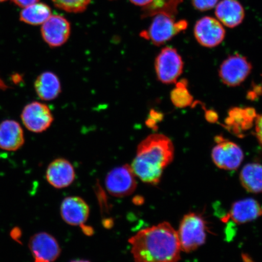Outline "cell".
Here are the masks:
<instances>
[{"mask_svg": "<svg viewBox=\"0 0 262 262\" xmlns=\"http://www.w3.org/2000/svg\"><path fill=\"white\" fill-rule=\"evenodd\" d=\"M24 129L16 121L6 120L0 123V149L16 151L24 145Z\"/></svg>", "mask_w": 262, "mask_h": 262, "instance_id": "obj_15", "label": "cell"}, {"mask_svg": "<svg viewBox=\"0 0 262 262\" xmlns=\"http://www.w3.org/2000/svg\"><path fill=\"white\" fill-rule=\"evenodd\" d=\"M215 13L222 24L231 28L241 24L245 17L244 9L237 0H222L216 6Z\"/></svg>", "mask_w": 262, "mask_h": 262, "instance_id": "obj_16", "label": "cell"}, {"mask_svg": "<svg viewBox=\"0 0 262 262\" xmlns=\"http://www.w3.org/2000/svg\"><path fill=\"white\" fill-rule=\"evenodd\" d=\"M183 68L182 57L174 48H163L156 58L157 77L164 84L175 83L182 74Z\"/></svg>", "mask_w": 262, "mask_h": 262, "instance_id": "obj_5", "label": "cell"}, {"mask_svg": "<svg viewBox=\"0 0 262 262\" xmlns=\"http://www.w3.org/2000/svg\"><path fill=\"white\" fill-rule=\"evenodd\" d=\"M163 119V115L157 111L151 110L150 111L149 116L146 120V124L147 127L152 129H156L157 124Z\"/></svg>", "mask_w": 262, "mask_h": 262, "instance_id": "obj_26", "label": "cell"}, {"mask_svg": "<svg viewBox=\"0 0 262 262\" xmlns=\"http://www.w3.org/2000/svg\"><path fill=\"white\" fill-rule=\"evenodd\" d=\"M21 119L26 128L31 132L41 133L54 122V117L47 104L33 101L23 110Z\"/></svg>", "mask_w": 262, "mask_h": 262, "instance_id": "obj_7", "label": "cell"}, {"mask_svg": "<svg viewBox=\"0 0 262 262\" xmlns=\"http://www.w3.org/2000/svg\"><path fill=\"white\" fill-rule=\"evenodd\" d=\"M174 149L171 140L160 134H154L137 147L135 158L130 165L136 178L147 184L156 185L173 160Z\"/></svg>", "mask_w": 262, "mask_h": 262, "instance_id": "obj_2", "label": "cell"}, {"mask_svg": "<svg viewBox=\"0 0 262 262\" xmlns=\"http://www.w3.org/2000/svg\"><path fill=\"white\" fill-rule=\"evenodd\" d=\"M154 16L149 27L141 32L140 37L156 46H161L187 28L185 19L176 21V16L159 13Z\"/></svg>", "mask_w": 262, "mask_h": 262, "instance_id": "obj_3", "label": "cell"}, {"mask_svg": "<svg viewBox=\"0 0 262 262\" xmlns=\"http://www.w3.org/2000/svg\"><path fill=\"white\" fill-rule=\"evenodd\" d=\"M177 232L182 251L190 253L205 243L206 223L201 215L190 213L183 218Z\"/></svg>", "mask_w": 262, "mask_h": 262, "instance_id": "obj_4", "label": "cell"}, {"mask_svg": "<svg viewBox=\"0 0 262 262\" xmlns=\"http://www.w3.org/2000/svg\"><path fill=\"white\" fill-rule=\"evenodd\" d=\"M215 141L217 145L212 152V158L215 165L222 169L236 170L244 159V153L241 147L221 137H217Z\"/></svg>", "mask_w": 262, "mask_h": 262, "instance_id": "obj_8", "label": "cell"}, {"mask_svg": "<svg viewBox=\"0 0 262 262\" xmlns=\"http://www.w3.org/2000/svg\"><path fill=\"white\" fill-rule=\"evenodd\" d=\"M251 70L252 66L247 58L238 54L231 55L223 62L219 76L228 86H237L247 78Z\"/></svg>", "mask_w": 262, "mask_h": 262, "instance_id": "obj_10", "label": "cell"}, {"mask_svg": "<svg viewBox=\"0 0 262 262\" xmlns=\"http://www.w3.org/2000/svg\"><path fill=\"white\" fill-rule=\"evenodd\" d=\"M135 262H178L180 248L178 232L163 222L137 232L128 241Z\"/></svg>", "mask_w": 262, "mask_h": 262, "instance_id": "obj_1", "label": "cell"}, {"mask_svg": "<svg viewBox=\"0 0 262 262\" xmlns=\"http://www.w3.org/2000/svg\"><path fill=\"white\" fill-rule=\"evenodd\" d=\"M71 31L70 21L60 15H51L41 28L42 38L51 48L60 47L65 44Z\"/></svg>", "mask_w": 262, "mask_h": 262, "instance_id": "obj_11", "label": "cell"}, {"mask_svg": "<svg viewBox=\"0 0 262 262\" xmlns=\"http://www.w3.org/2000/svg\"><path fill=\"white\" fill-rule=\"evenodd\" d=\"M172 102L176 107H188L192 103L193 98L187 89V83L184 80L180 81L171 94Z\"/></svg>", "mask_w": 262, "mask_h": 262, "instance_id": "obj_23", "label": "cell"}, {"mask_svg": "<svg viewBox=\"0 0 262 262\" xmlns=\"http://www.w3.org/2000/svg\"><path fill=\"white\" fill-rule=\"evenodd\" d=\"M255 132L257 139L262 146V115L258 116L255 120Z\"/></svg>", "mask_w": 262, "mask_h": 262, "instance_id": "obj_27", "label": "cell"}, {"mask_svg": "<svg viewBox=\"0 0 262 262\" xmlns=\"http://www.w3.org/2000/svg\"><path fill=\"white\" fill-rule=\"evenodd\" d=\"M63 220L72 226H83L89 218V205L80 196H71L65 198L60 206Z\"/></svg>", "mask_w": 262, "mask_h": 262, "instance_id": "obj_13", "label": "cell"}, {"mask_svg": "<svg viewBox=\"0 0 262 262\" xmlns=\"http://www.w3.org/2000/svg\"><path fill=\"white\" fill-rule=\"evenodd\" d=\"M262 215V208L252 199L242 200L232 205L229 217L237 224L253 221Z\"/></svg>", "mask_w": 262, "mask_h": 262, "instance_id": "obj_19", "label": "cell"}, {"mask_svg": "<svg viewBox=\"0 0 262 262\" xmlns=\"http://www.w3.org/2000/svg\"><path fill=\"white\" fill-rule=\"evenodd\" d=\"M16 5L19 7L25 8L27 6L34 4V3L39 2L40 0H11Z\"/></svg>", "mask_w": 262, "mask_h": 262, "instance_id": "obj_28", "label": "cell"}, {"mask_svg": "<svg viewBox=\"0 0 262 262\" xmlns=\"http://www.w3.org/2000/svg\"><path fill=\"white\" fill-rule=\"evenodd\" d=\"M71 262H91V261L86 260H75L71 261Z\"/></svg>", "mask_w": 262, "mask_h": 262, "instance_id": "obj_31", "label": "cell"}, {"mask_svg": "<svg viewBox=\"0 0 262 262\" xmlns=\"http://www.w3.org/2000/svg\"><path fill=\"white\" fill-rule=\"evenodd\" d=\"M7 1V0H0V3L4 2Z\"/></svg>", "mask_w": 262, "mask_h": 262, "instance_id": "obj_32", "label": "cell"}, {"mask_svg": "<svg viewBox=\"0 0 262 262\" xmlns=\"http://www.w3.org/2000/svg\"><path fill=\"white\" fill-rule=\"evenodd\" d=\"M152 1V0H129V2L133 5L140 6L142 8L148 6Z\"/></svg>", "mask_w": 262, "mask_h": 262, "instance_id": "obj_29", "label": "cell"}, {"mask_svg": "<svg viewBox=\"0 0 262 262\" xmlns=\"http://www.w3.org/2000/svg\"><path fill=\"white\" fill-rule=\"evenodd\" d=\"M46 179L52 186L56 189L68 187L75 179V169L68 160L59 158L54 160L48 166Z\"/></svg>", "mask_w": 262, "mask_h": 262, "instance_id": "obj_14", "label": "cell"}, {"mask_svg": "<svg viewBox=\"0 0 262 262\" xmlns=\"http://www.w3.org/2000/svg\"><path fill=\"white\" fill-rule=\"evenodd\" d=\"M257 114L253 108L235 107L229 111L226 124L229 130L237 136H242V133L251 128Z\"/></svg>", "mask_w": 262, "mask_h": 262, "instance_id": "obj_17", "label": "cell"}, {"mask_svg": "<svg viewBox=\"0 0 262 262\" xmlns=\"http://www.w3.org/2000/svg\"><path fill=\"white\" fill-rule=\"evenodd\" d=\"M194 35L201 45L214 48L224 40L225 30L220 21L210 16H205L196 23Z\"/></svg>", "mask_w": 262, "mask_h": 262, "instance_id": "obj_12", "label": "cell"}, {"mask_svg": "<svg viewBox=\"0 0 262 262\" xmlns=\"http://www.w3.org/2000/svg\"><path fill=\"white\" fill-rule=\"evenodd\" d=\"M183 0H152L148 6L142 8V18L153 16L159 13L176 16L178 7Z\"/></svg>", "mask_w": 262, "mask_h": 262, "instance_id": "obj_22", "label": "cell"}, {"mask_svg": "<svg viewBox=\"0 0 262 262\" xmlns=\"http://www.w3.org/2000/svg\"><path fill=\"white\" fill-rule=\"evenodd\" d=\"M240 179L242 186L248 191L262 192V165L258 163L248 164L242 170Z\"/></svg>", "mask_w": 262, "mask_h": 262, "instance_id": "obj_21", "label": "cell"}, {"mask_svg": "<svg viewBox=\"0 0 262 262\" xmlns=\"http://www.w3.org/2000/svg\"><path fill=\"white\" fill-rule=\"evenodd\" d=\"M36 93L41 100L52 101L61 93V82L57 75L47 71L39 75L34 83Z\"/></svg>", "mask_w": 262, "mask_h": 262, "instance_id": "obj_18", "label": "cell"}, {"mask_svg": "<svg viewBox=\"0 0 262 262\" xmlns=\"http://www.w3.org/2000/svg\"><path fill=\"white\" fill-rule=\"evenodd\" d=\"M219 0H192V5L196 9L206 11L215 7Z\"/></svg>", "mask_w": 262, "mask_h": 262, "instance_id": "obj_25", "label": "cell"}, {"mask_svg": "<svg viewBox=\"0 0 262 262\" xmlns=\"http://www.w3.org/2000/svg\"><path fill=\"white\" fill-rule=\"evenodd\" d=\"M29 248L34 262H54L61 252L56 238L46 232L33 235L29 242Z\"/></svg>", "mask_w": 262, "mask_h": 262, "instance_id": "obj_9", "label": "cell"}, {"mask_svg": "<svg viewBox=\"0 0 262 262\" xmlns=\"http://www.w3.org/2000/svg\"><path fill=\"white\" fill-rule=\"evenodd\" d=\"M206 119L210 122H215L217 120V116L213 111H208L206 114Z\"/></svg>", "mask_w": 262, "mask_h": 262, "instance_id": "obj_30", "label": "cell"}, {"mask_svg": "<svg viewBox=\"0 0 262 262\" xmlns=\"http://www.w3.org/2000/svg\"><path fill=\"white\" fill-rule=\"evenodd\" d=\"M107 191L116 198L129 196L136 191V176L128 165L117 167L108 172L105 179Z\"/></svg>", "mask_w": 262, "mask_h": 262, "instance_id": "obj_6", "label": "cell"}, {"mask_svg": "<svg viewBox=\"0 0 262 262\" xmlns=\"http://www.w3.org/2000/svg\"><path fill=\"white\" fill-rule=\"evenodd\" d=\"M55 7L70 13H81L87 9L92 0H51Z\"/></svg>", "mask_w": 262, "mask_h": 262, "instance_id": "obj_24", "label": "cell"}, {"mask_svg": "<svg viewBox=\"0 0 262 262\" xmlns=\"http://www.w3.org/2000/svg\"><path fill=\"white\" fill-rule=\"evenodd\" d=\"M51 15V9L48 5L37 2L23 9L19 19L26 24L42 25Z\"/></svg>", "mask_w": 262, "mask_h": 262, "instance_id": "obj_20", "label": "cell"}]
</instances>
